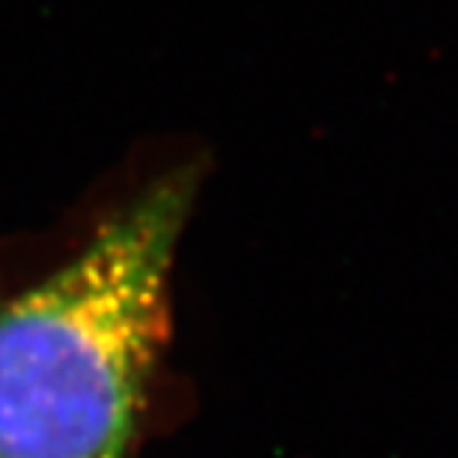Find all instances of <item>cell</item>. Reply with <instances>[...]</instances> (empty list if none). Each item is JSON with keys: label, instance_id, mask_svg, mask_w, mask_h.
Here are the masks:
<instances>
[{"label": "cell", "instance_id": "1", "mask_svg": "<svg viewBox=\"0 0 458 458\" xmlns=\"http://www.w3.org/2000/svg\"><path fill=\"white\" fill-rule=\"evenodd\" d=\"M194 197V170L158 179L0 301V458H140Z\"/></svg>", "mask_w": 458, "mask_h": 458}]
</instances>
